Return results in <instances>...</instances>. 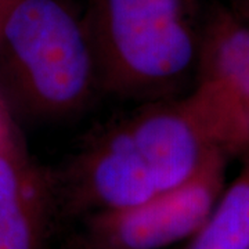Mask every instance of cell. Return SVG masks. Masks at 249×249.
<instances>
[{"label":"cell","instance_id":"1","mask_svg":"<svg viewBox=\"0 0 249 249\" xmlns=\"http://www.w3.org/2000/svg\"><path fill=\"white\" fill-rule=\"evenodd\" d=\"M214 152L184 98L152 101L54 176L61 217L140 204L184 183Z\"/></svg>","mask_w":249,"mask_h":249},{"label":"cell","instance_id":"2","mask_svg":"<svg viewBox=\"0 0 249 249\" xmlns=\"http://www.w3.org/2000/svg\"><path fill=\"white\" fill-rule=\"evenodd\" d=\"M0 64L18 106L40 119L76 114L101 90L86 21L62 0L13 3Z\"/></svg>","mask_w":249,"mask_h":249},{"label":"cell","instance_id":"3","mask_svg":"<svg viewBox=\"0 0 249 249\" xmlns=\"http://www.w3.org/2000/svg\"><path fill=\"white\" fill-rule=\"evenodd\" d=\"M85 21L101 91L158 101L198 58L180 0H91Z\"/></svg>","mask_w":249,"mask_h":249},{"label":"cell","instance_id":"4","mask_svg":"<svg viewBox=\"0 0 249 249\" xmlns=\"http://www.w3.org/2000/svg\"><path fill=\"white\" fill-rule=\"evenodd\" d=\"M226 158L214 152L188 180L162 194L82 217L73 249H165L191 238L222 196Z\"/></svg>","mask_w":249,"mask_h":249},{"label":"cell","instance_id":"5","mask_svg":"<svg viewBox=\"0 0 249 249\" xmlns=\"http://www.w3.org/2000/svg\"><path fill=\"white\" fill-rule=\"evenodd\" d=\"M196 86L186 106L226 157L249 151V24L217 18L198 49Z\"/></svg>","mask_w":249,"mask_h":249},{"label":"cell","instance_id":"6","mask_svg":"<svg viewBox=\"0 0 249 249\" xmlns=\"http://www.w3.org/2000/svg\"><path fill=\"white\" fill-rule=\"evenodd\" d=\"M60 219L54 175L28 158L6 124L0 132V249H47Z\"/></svg>","mask_w":249,"mask_h":249},{"label":"cell","instance_id":"7","mask_svg":"<svg viewBox=\"0 0 249 249\" xmlns=\"http://www.w3.org/2000/svg\"><path fill=\"white\" fill-rule=\"evenodd\" d=\"M187 249H249V163L220 196Z\"/></svg>","mask_w":249,"mask_h":249},{"label":"cell","instance_id":"8","mask_svg":"<svg viewBox=\"0 0 249 249\" xmlns=\"http://www.w3.org/2000/svg\"><path fill=\"white\" fill-rule=\"evenodd\" d=\"M7 11H9V10L6 9L3 4H0V29H1V25H3L4 18H6V16H7Z\"/></svg>","mask_w":249,"mask_h":249},{"label":"cell","instance_id":"9","mask_svg":"<svg viewBox=\"0 0 249 249\" xmlns=\"http://www.w3.org/2000/svg\"><path fill=\"white\" fill-rule=\"evenodd\" d=\"M242 4H244L245 11H247V16L249 17V0H242Z\"/></svg>","mask_w":249,"mask_h":249},{"label":"cell","instance_id":"10","mask_svg":"<svg viewBox=\"0 0 249 249\" xmlns=\"http://www.w3.org/2000/svg\"><path fill=\"white\" fill-rule=\"evenodd\" d=\"M4 124H6V122L3 121V115L0 114V132H1V129L4 127Z\"/></svg>","mask_w":249,"mask_h":249}]
</instances>
